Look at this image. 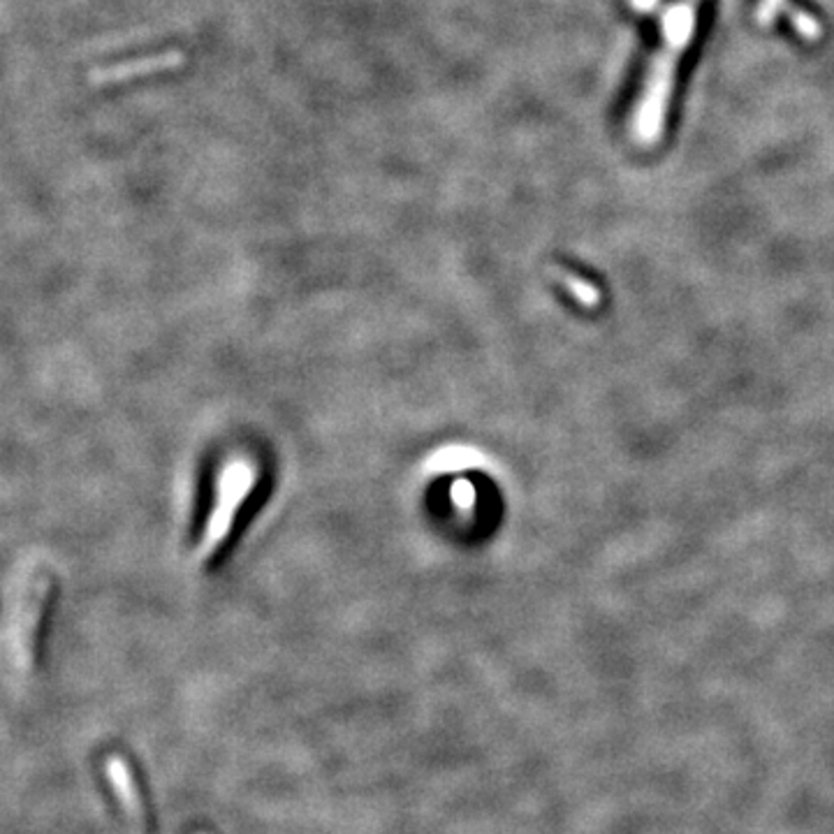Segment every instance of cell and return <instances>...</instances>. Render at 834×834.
Returning a JSON list of instances; mask_svg holds the SVG:
<instances>
[{
	"mask_svg": "<svg viewBox=\"0 0 834 834\" xmlns=\"http://www.w3.org/2000/svg\"><path fill=\"white\" fill-rule=\"evenodd\" d=\"M700 8L702 0H674L661 16V42L653 51L631 116V137L640 147H653L663 137L677 70L684 51L696 38Z\"/></svg>",
	"mask_w": 834,
	"mask_h": 834,
	"instance_id": "6da1fadb",
	"label": "cell"
},
{
	"mask_svg": "<svg viewBox=\"0 0 834 834\" xmlns=\"http://www.w3.org/2000/svg\"><path fill=\"white\" fill-rule=\"evenodd\" d=\"M258 489V466L248 459H233L225 469H221L216 481L214 506L207 518V526L198 549H195V561L200 568L209 565L219 557L221 549L233 538L239 512Z\"/></svg>",
	"mask_w": 834,
	"mask_h": 834,
	"instance_id": "7a4b0ae2",
	"label": "cell"
},
{
	"mask_svg": "<svg viewBox=\"0 0 834 834\" xmlns=\"http://www.w3.org/2000/svg\"><path fill=\"white\" fill-rule=\"evenodd\" d=\"M186 63V54L182 49H170L161 51V54H151V57H141L133 61H121L112 65H102L91 70L88 75V82L96 86H110V84H121V82H130L137 77H149L158 73H167V70H176Z\"/></svg>",
	"mask_w": 834,
	"mask_h": 834,
	"instance_id": "3957f363",
	"label": "cell"
},
{
	"mask_svg": "<svg viewBox=\"0 0 834 834\" xmlns=\"http://www.w3.org/2000/svg\"><path fill=\"white\" fill-rule=\"evenodd\" d=\"M779 14H786L793 28L800 33L807 42H819L823 38V24L819 22V16H813L800 5H793L791 0H758L754 16L758 26L770 28Z\"/></svg>",
	"mask_w": 834,
	"mask_h": 834,
	"instance_id": "277c9868",
	"label": "cell"
},
{
	"mask_svg": "<svg viewBox=\"0 0 834 834\" xmlns=\"http://www.w3.org/2000/svg\"><path fill=\"white\" fill-rule=\"evenodd\" d=\"M104 776H108L112 791L119 797V805L128 813V819H133L137 825L145 823V802H141L137 781L128 762L121 756H108V760H104Z\"/></svg>",
	"mask_w": 834,
	"mask_h": 834,
	"instance_id": "5b68a950",
	"label": "cell"
},
{
	"mask_svg": "<svg viewBox=\"0 0 834 834\" xmlns=\"http://www.w3.org/2000/svg\"><path fill=\"white\" fill-rule=\"evenodd\" d=\"M547 274L552 276V281H557L559 286L568 295H571L580 307H584V309H598L602 304L600 288L594 286V283L584 278V276H580L575 272H568V270L559 267V264H557V267H555V264H552V267H547Z\"/></svg>",
	"mask_w": 834,
	"mask_h": 834,
	"instance_id": "8992f818",
	"label": "cell"
},
{
	"mask_svg": "<svg viewBox=\"0 0 834 834\" xmlns=\"http://www.w3.org/2000/svg\"><path fill=\"white\" fill-rule=\"evenodd\" d=\"M631 3H633L637 10H643V12H649V10L656 8V0H631Z\"/></svg>",
	"mask_w": 834,
	"mask_h": 834,
	"instance_id": "52a82bcc",
	"label": "cell"
}]
</instances>
